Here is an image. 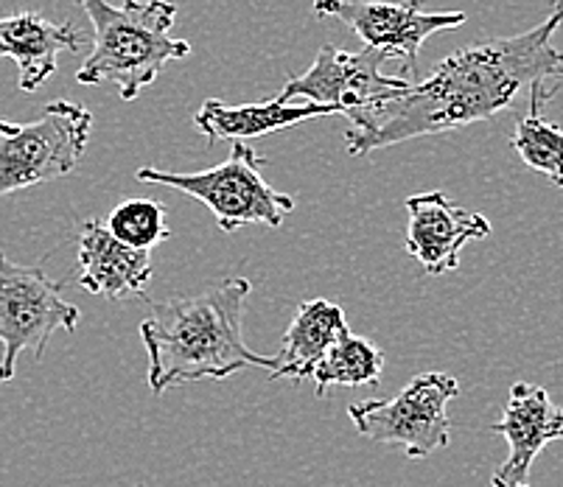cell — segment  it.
<instances>
[{"mask_svg": "<svg viewBox=\"0 0 563 487\" xmlns=\"http://www.w3.org/2000/svg\"><path fill=\"white\" fill-rule=\"evenodd\" d=\"M340 115L334 107L311 104V101H284L280 96L264 101V104H239L228 107L217 99L202 101V107L194 115V126L208 137V143L219 141H250V137L269 135V132L289 130L303 121L314 118Z\"/></svg>", "mask_w": 563, "mask_h": 487, "instance_id": "5bb4252c", "label": "cell"}, {"mask_svg": "<svg viewBox=\"0 0 563 487\" xmlns=\"http://www.w3.org/2000/svg\"><path fill=\"white\" fill-rule=\"evenodd\" d=\"M407 213V253L432 278H443L457 269L460 255L468 241L490 235V222L483 213L452 202L440 191L409 197Z\"/></svg>", "mask_w": 563, "mask_h": 487, "instance_id": "30bf717a", "label": "cell"}, {"mask_svg": "<svg viewBox=\"0 0 563 487\" xmlns=\"http://www.w3.org/2000/svg\"><path fill=\"white\" fill-rule=\"evenodd\" d=\"M342 331H347V317L342 306L325 297L306 300L286 328L278 367L269 373V378H291V381L311 378L317 364L322 362Z\"/></svg>", "mask_w": 563, "mask_h": 487, "instance_id": "9a60e30c", "label": "cell"}, {"mask_svg": "<svg viewBox=\"0 0 563 487\" xmlns=\"http://www.w3.org/2000/svg\"><path fill=\"white\" fill-rule=\"evenodd\" d=\"M18 126L20 124H12V121H3V118H0V135H14V132H18Z\"/></svg>", "mask_w": 563, "mask_h": 487, "instance_id": "d6986e66", "label": "cell"}, {"mask_svg": "<svg viewBox=\"0 0 563 487\" xmlns=\"http://www.w3.org/2000/svg\"><path fill=\"white\" fill-rule=\"evenodd\" d=\"M510 146L525 166L544 174L555 188H563V130L547 121L541 110H530L521 118Z\"/></svg>", "mask_w": 563, "mask_h": 487, "instance_id": "e0dca14e", "label": "cell"}, {"mask_svg": "<svg viewBox=\"0 0 563 487\" xmlns=\"http://www.w3.org/2000/svg\"><path fill=\"white\" fill-rule=\"evenodd\" d=\"M155 266L152 255L132 250L115 239L96 219H87L79 233V286L90 295L121 300L126 295L143 297Z\"/></svg>", "mask_w": 563, "mask_h": 487, "instance_id": "4fadbf2b", "label": "cell"}, {"mask_svg": "<svg viewBox=\"0 0 563 487\" xmlns=\"http://www.w3.org/2000/svg\"><path fill=\"white\" fill-rule=\"evenodd\" d=\"M563 23V7L530 32L465 45L449 54L432 74L376 110L351 115L347 155H367L415 137L443 135L499 115L521 90L532 110H544L563 85V51L552 37Z\"/></svg>", "mask_w": 563, "mask_h": 487, "instance_id": "6da1fadb", "label": "cell"}, {"mask_svg": "<svg viewBox=\"0 0 563 487\" xmlns=\"http://www.w3.org/2000/svg\"><path fill=\"white\" fill-rule=\"evenodd\" d=\"M314 14L342 20L365 48L401 56L407 74L418 70V51L432 34L465 23V12H423L421 0H314Z\"/></svg>", "mask_w": 563, "mask_h": 487, "instance_id": "9c48e42d", "label": "cell"}, {"mask_svg": "<svg viewBox=\"0 0 563 487\" xmlns=\"http://www.w3.org/2000/svg\"><path fill=\"white\" fill-rule=\"evenodd\" d=\"M384 353L365 336L342 331L329 353L311 373L314 378V395L322 398L331 387H376L382 381Z\"/></svg>", "mask_w": 563, "mask_h": 487, "instance_id": "2e32d148", "label": "cell"}, {"mask_svg": "<svg viewBox=\"0 0 563 487\" xmlns=\"http://www.w3.org/2000/svg\"><path fill=\"white\" fill-rule=\"evenodd\" d=\"M93 23V51L76 74L79 85L112 81L124 101L137 96L161 76L172 59L191 56L188 40L172 37L177 7L168 0H76Z\"/></svg>", "mask_w": 563, "mask_h": 487, "instance_id": "3957f363", "label": "cell"}, {"mask_svg": "<svg viewBox=\"0 0 563 487\" xmlns=\"http://www.w3.org/2000/svg\"><path fill=\"white\" fill-rule=\"evenodd\" d=\"M508 440V460L490 474V487H532L530 471L544 445L563 440V407H555L544 387L516 381L505 414L490 425Z\"/></svg>", "mask_w": 563, "mask_h": 487, "instance_id": "8fae6325", "label": "cell"}, {"mask_svg": "<svg viewBox=\"0 0 563 487\" xmlns=\"http://www.w3.org/2000/svg\"><path fill=\"white\" fill-rule=\"evenodd\" d=\"M552 3H555V7H563V0H552Z\"/></svg>", "mask_w": 563, "mask_h": 487, "instance_id": "ffe728a7", "label": "cell"}, {"mask_svg": "<svg viewBox=\"0 0 563 487\" xmlns=\"http://www.w3.org/2000/svg\"><path fill=\"white\" fill-rule=\"evenodd\" d=\"M121 244L150 253L172 235L166 224V204L155 199H126L115 204L104 224Z\"/></svg>", "mask_w": 563, "mask_h": 487, "instance_id": "ac0fdd59", "label": "cell"}, {"mask_svg": "<svg viewBox=\"0 0 563 487\" xmlns=\"http://www.w3.org/2000/svg\"><path fill=\"white\" fill-rule=\"evenodd\" d=\"M93 132V115L76 101H51L32 124L0 135V197L45 186L76 171Z\"/></svg>", "mask_w": 563, "mask_h": 487, "instance_id": "8992f818", "label": "cell"}, {"mask_svg": "<svg viewBox=\"0 0 563 487\" xmlns=\"http://www.w3.org/2000/svg\"><path fill=\"white\" fill-rule=\"evenodd\" d=\"M81 311L63 297V284L45 275L43 266H23L0 253V387L12 381L18 358L32 351L43 358L56 331H76Z\"/></svg>", "mask_w": 563, "mask_h": 487, "instance_id": "52a82bcc", "label": "cell"}, {"mask_svg": "<svg viewBox=\"0 0 563 487\" xmlns=\"http://www.w3.org/2000/svg\"><path fill=\"white\" fill-rule=\"evenodd\" d=\"M390 59L396 56L378 48L345 51L336 45H322L314 65L306 74L291 76L278 96L284 101L306 99L311 104L334 107L347 118L376 110L412 85L407 76L384 74V65Z\"/></svg>", "mask_w": 563, "mask_h": 487, "instance_id": "ba28073f", "label": "cell"}, {"mask_svg": "<svg viewBox=\"0 0 563 487\" xmlns=\"http://www.w3.org/2000/svg\"><path fill=\"white\" fill-rule=\"evenodd\" d=\"M460 395V381L449 373H421L390 401L351 403L347 418L362 438L401 445L407 460H427L452 440L449 403Z\"/></svg>", "mask_w": 563, "mask_h": 487, "instance_id": "5b68a950", "label": "cell"}, {"mask_svg": "<svg viewBox=\"0 0 563 487\" xmlns=\"http://www.w3.org/2000/svg\"><path fill=\"white\" fill-rule=\"evenodd\" d=\"M253 284L228 278L186 297L152 302L141 322V340L150 356L152 392L197 381H222L239 370L264 367L273 373L278 356H261L244 342V309Z\"/></svg>", "mask_w": 563, "mask_h": 487, "instance_id": "7a4b0ae2", "label": "cell"}, {"mask_svg": "<svg viewBox=\"0 0 563 487\" xmlns=\"http://www.w3.org/2000/svg\"><path fill=\"white\" fill-rule=\"evenodd\" d=\"M264 163V157L250 143L235 141L228 161L208 171L174 174L157 166H143L135 177L137 182L166 186L199 199L217 217L222 233H235L244 224L280 228L295 210V199L261 177Z\"/></svg>", "mask_w": 563, "mask_h": 487, "instance_id": "277c9868", "label": "cell"}, {"mask_svg": "<svg viewBox=\"0 0 563 487\" xmlns=\"http://www.w3.org/2000/svg\"><path fill=\"white\" fill-rule=\"evenodd\" d=\"M81 43L74 23L56 25L37 12L0 18V59L18 65V85L25 93H37L59 68V54H76Z\"/></svg>", "mask_w": 563, "mask_h": 487, "instance_id": "7c38bea8", "label": "cell"}]
</instances>
